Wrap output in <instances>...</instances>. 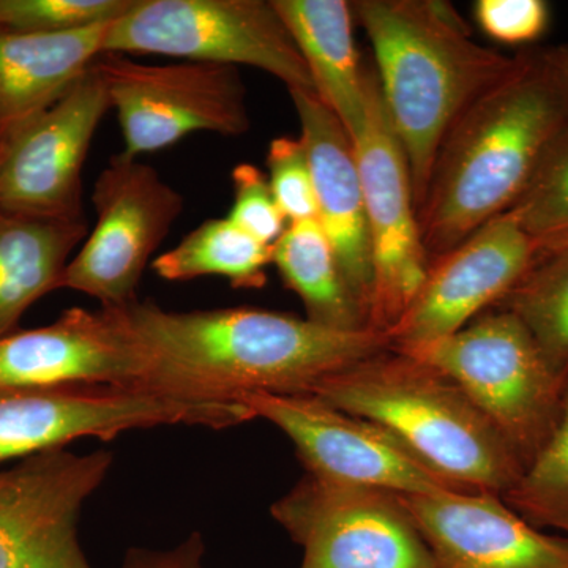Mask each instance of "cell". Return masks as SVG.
<instances>
[{"instance_id": "obj_1", "label": "cell", "mask_w": 568, "mask_h": 568, "mask_svg": "<svg viewBox=\"0 0 568 568\" xmlns=\"http://www.w3.org/2000/svg\"><path fill=\"white\" fill-rule=\"evenodd\" d=\"M103 310L132 347L134 387L182 398L310 395L325 377L392 346L369 328L334 331L250 306L170 312L136 298Z\"/></svg>"}, {"instance_id": "obj_2", "label": "cell", "mask_w": 568, "mask_h": 568, "mask_svg": "<svg viewBox=\"0 0 568 568\" xmlns=\"http://www.w3.org/2000/svg\"><path fill=\"white\" fill-rule=\"evenodd\" d=\"M568 125V89L540 52L514 69L452 123L437 151L418 226L429 261L514 207Z\"/></svg>"}, {"instance_id": "obj_3", "label": "cell", "mask_w": 568, "mask_h": 568, "mask_svg": "<svg viewBox=\"0 0 568 568\" xmlns=\"http://www.w3.org/2000/svg\"><path fill=\"white\" fill-rule=\"evenodd\" d=\"M354 14L375 52L381 95L413 178L417 211L452 123L514 69L518 55L481 47L440 0H361Z\"/></svg>"}, {"instance_id": "obj_4", "label": "cell", "mask_w": 568, "mask_h": 568, "mask_svg": "<svg viewBox=\"0 0 568 568\" xmlns=\"http://www.w3.org/2000/svg\"><path fill=\"white\" fill-rule=\"evenodd\" d=\"M310 395L384 426L463 491L500 497L525 473L458 384L394 347L325 377Z\"/></svg>"}, {"instance_id": "obj_5", "label": "cell", "mask_w": 568, "mask_h": 568, "mask_svg": "<svg viewBox=\"0 0 568 568\" xmlns=\"http://www.w3.org/2000/svg\"><path fill=\"white\" fill-rule=\"evenodd\" d=\"M450 377L528 467L555 435L568 392L559 369L514 313L493 308L455 334L394 347Z\"/></svg>"}, {"instance_id": "obj_6", "label": "cell", "mask_w": 568, "mask_h": 568, "mask_svg": "<svg viewBox=\"0 0 568 568\" xmlns=\"http://www.w3.org/2000/svg\"><path fill=\"white\" fill-rule=\"evenodd\" d=\"M103 54H159L263 70L290 91L315 92L272 0H133L112 21Z\"/></svg>"}, {"instance_id": "obj_7", "label": "cell", "mask_w": 568, "mask_h": 568, "mask_svg": "<svg viewBox=\"0 0 568 568\" xmlns=\"http://www.w3.org/2000/svg\"><path fill=\"white\" fill-rule=\"evenodd\" d=\"M253 418L241 402L182 398L112 384L0 387V463L84 437L112 440L130 429L173 425L224 429Z\"/></svg>"}, {"instance_id": "obj_8", "label": "cell", "mask_w": 568, "mask_h": 568, "mask_svg": "<svg viewBox=\"0 0 568 568\" xmlns=\"http://www.w3.org/2000/svg\"><path fill=\"white\" fill-rule=\"evenodd\" d=\"M91 69L118 112L123 155L163 151L189 134L241 136L250 130L246 92L235 67L213 63L148 65L125 54H102Z\"/></svg>"}, {"instance_id": "obj_9", "label": "cell", "mask_w": 568, "mask_h": 568, "mask_svg": "<svg viewBox=\"0 0 568 568\" xmlns=\"http://www.w3.org/2000/svg\"><path fill=\"white\" fill-rule=\"evenodd\" d=\"M373 256L369 331L386 334L416 297L429 257L418 226L409 163L368 65L365 119L354 136Z\"/></svg>"}, {"instance_id": "obj_10", "label": "cell", "mask_w": 568, "mask_h": 568, "mask_svg": "<svg viewBox=\"0 0 568 568\" xmlns=\"http://www.w3.org/2000/svg\"><path fill=\"white\" fill-rule=\"evenodd\" d=\"M95 226L67 264L61 290L91 295L102 308L136 301L141 276L183 211L182 194L149 164L119 153L97 178Z\"/></svg>"}, {"instance_id": "obj_11", "label": "cell", "mask_w": 568, "mask_h": 568, "mask_svg": "<svg viewBox=\"0 0 568 568\" xmlns=\"http://www.w3.org/2000/svg\"><path fill=\"white\" fill-rule=\"evenodd\" d=\"M301 568H436L395 493L305 476L272 506Z\"/></svg>"}, {"instance_id": "obj_12", "label": "cell", "mask_w": 568, "mask_h": 568, "mask_svg": "<svg viewBox=\"0 0 568 568\" xmlns=\"http://www.w3.org/2000/svg\"><path fill=\"white\" fill-rule=\"evenodd\" d=\"M237 402L293 440L306 476L402 496L463 491L384 426L335 409L317 396L250 392Z\"/></svg>"}, {"instance_id": "obj_13", "label": "cell", "mask_w": 568, "mask_h": 568, "mask_svg": "<svg viewBox=\"0 0 568 568\" xmlns=\"http://www.w3.org/2000/svg\"><path fill=\"white\" fill-rule=\"evenodd\" d=\"M108 110L106 89L89 69L58 103L0 134V211L82 220V166Z\"/></svg>"}, {"instance_id": "obj_14", "label": "cell", "mask_w": 568, "mask_h": 568, "mask_svg": "<svg viewBox=\"0 0 568 568\" xmlns=\"http://www.w3.org/2000/svg\"><path fill=\"white\" fill-rule=\"evenodd\" d=\"M111 467L110 452L55 448L2 470L0 568H92L78 526Z\"/></svg>"}, {"instance_id": "obj_15", "label": "cell", "mask_w": 568, "mask_h": 568, "mask_svg": "<svg viewBox=\"0 0 568 568\" xmlns=\"http://www.w3.org/2000/svg\"><path fill=\"white\" fill-rule=\"evenodd\" d=\"M536 242L506 212L466 241L429 261L424 283L405 315L387 332L390 347L433 342L462 331L528 274Z\"/></svg>"}, {"instance_id": "obj_16", "label": "cell", "mask_w": 568, "mask_h": 568, "mask_svg": "<svg viewBox=\"0 0 568 568\" xmlns=\"http://www.w3.org/2000/svg\"><path fill=\"white\" fill-rule=\"evenodd\" d=\"M436 568H568V538L534 528L487 493L402 496Z\"/></svg>"}, {"instance_id": "obj_17", "label": "cell", "mask_w": 568, "mask_h": 568, "mask_svg": "<svg viewBox=\"0 0 568 568\" xmlns=\"http://www.w3.org/2000/svg\"><path fill=\"white\" fill-rule=\"evenodd\" d=\"M312 166L316 220L334 246L347 287L368 321L373 256L364 186L351 134L315 92L290 91Z\"/></svg>"}, {"instance_id": "obj_18", "label": "cell", "mask_w": 568, "mask_h": 568, "mask_svg": "<svg viewBox=\"0 0 568 568\" xmlns=\"http://www.w3.org/2000/svg\"><path fill=\"white\" fill-rule=\"evenodd\" d=\"M132 347L104 310H67L54 323L0 338V387H134Z\"/></svg>"}, {"instance_id": "obj_19", "label": "cell", "mask_w": 568, "mask_h": 568, "mask_svg": "<svg viewBox=\"0 0 568 568\" xmlns=\"http://www.w3.org/2000/svg\"><path fill=\"white\" fill-rule=\"evenodd\" d=\"M111 22L67 32L0 31V134L47 111L88 73Z\"/></svg>"}, {"instance_id": "obj_20", "label": "cell", "mask_w": 568, "mask_h": 568, "mask_svg": "<svg viewBox=\"0 0 568 568\" xmlns=\"http://www.w3.org/2000/svg\"><path fill=\"white\" fill-rule=\"evenodd\" d=\"M304 58L315 93L353 138L365 119L368 65L354 39L346 0H272Z\"/></svg>"}, {"instance_id": "obj_21", "label": "cell", "mask_w": 568, "mask_h": 568, "mask_svg": "<svg viewBox=\"0 0 568 568\" xmlns=\"http://www.w3.org/2000/svg\"><path fill=\"white\" fill-rule=\"evenodd\" d=\"M88 235L84 220L29 219L0 211V338L36 302L61 290L71 253Z\"/></svg>"}, {"instance_id": "obj_22", "label": "cell", "mask_w": 568, "mask_h": 568, "mask_svg": "<svg viewBox=\"0 0 568 568\" xmlns=\"http://www.w3.org/2000/svg\"><path fill=\"white\" fill-rule=\"evenodd\" d=\"M272 264L284 284L301 297L306 320L334 331H366L368 321L317 220L287 224L274 244Z\"/></svg>"}, {"instance_id": "obj_23", "label": "cell", "mask_w": 568, "mask_h": 568, "mask_svg": "<svg viewBox=\"0 0 568 568\" xmlns=\"http://www.w3.org/2000/svg\"><path fill=\"white\" fill-rule=\"evenodd\" d=\"M274 245L257 241L233 220H205L174 248L153 260L152 268L166 282L222 276L235 290H261L267 284Z\"/></svg>"}, {"instance_id": "obj_24", "label": "cell", "mask_w": 568, "mask_h": 568, "mask_svg": "<svg viewBox=\"0 0 568 568\" xmlns=\"http://www.w3.org/2000/svg\"><path fill=\"white\" fill-rule=\"evenodd\" d=\"M517 315L559 369H568V246L541 252L495 306Z\"/></svg>"}, {"instance_id": "obj_25", "label": "cell", "mask_w": 568, "mask_h": 568, "mask_svg": "<svg viewBox=\"0 0 568 568\" xmlns=\"http://www.w3.org/2000/svg\"><path fill=\"white\" fill-rule=\"evenodd\" d=\"M500 499L534 528L558 529L568 538V392L555 435Z\"/></svg>"}, {"instance_id": "obj_26", "label": "cell", "mask_w": 568, "mask_h": 568, "mask_svg": "<svg viewBox=\"0 0 568 568\" xmlns=\"http://www.w3.org/2000/svg\"><path fill=\"white\" fill-rule=\"evenodd\" d=\"M537 250L568 235V125L560 132L528 189L508 211Z\"/></svg>"}, {"instance_id": "obj_27", "label": "cell", "mask_w": 568, "mask_h": 568, "mask_svg": "<svg viewBox=\"0 0 568 568\" xmlns=\"http://www.w3.org/2000/svg\"><path fill=\"white\" fill-rule=\"evenodd\" d=\"M133 0H0V31H77L121 18Z\"/></svg>"}, {"instance_id": "obj_28", "label": "cell", "mask_w": 568, "mask_h": 568, "mask_svg": "<svg viewBox=\"0 0 568 568\" xmlns=\"http://www.w3.org/2000/svg\"><path fill=\"white\" fill-rule=\"evenodd\" d=\"M265 159L272 193L287 223L315 220V183L308 153L301 138H275L268 144Z\"/></svg>"}, {"instance_id": "obj_29", "label": "cell", "mask_w": 568, "mask_h": 568, "mask_svg": "<svg viewBox=\"0 0 568 568\" xmlns=\"http://www.w3.org/2000/svg\"><path fill=\"white\" fill-rule=\"evenodd\" d=\"M234 203L227 219L257 241L274 245L287 227L276 204L268 178L254 164L242 163L233 170Z\"/></svg>"}, {"instance_id": "obj_30", "label": "cell", "mask_w": 568, "mask_h": 568, "mask_svg": "<svg viewBox=\"0 0 568 568\" xmlns=\"http://www.w3.org/2000/svg\"><path fill=\"white\" fill-rule=\"evenodd\" d=\"M474 18L497 43L526 44L547 32L549 7L544 0H477Z\"/></svg>"}, {"instance_id": "obj_31", "label": "cell", "mask_w": 568, "mask_h": 568, "mask_svg": "<svg viewBox=\"0 0 568 568\" xmlns=\"http://www.w3.org/2000/svg\"><path fill=\"white\" fill-rule=\"evenodd\" d=\"M204 556V538L193 532L174 548L130 549L121 568H205Z\"/></svg>"}, {"instance_id": "obj_32", "label": "cell", "mask_w": 568, "mask_h": 568, "mask_svg": "<svg viewBox=\"0 0 568 568\" xmlns=\"http://www.w3.org/2000/svg\"><path fill=\"white\" fill-rule=\"evenodd\" d=\"M541 55H544L548 65L558 73V77L568 89V44L549 48V50L541 51Z\"/></svg>"}, {"instance_id": "obj_33", "label": "cell", "mask_w": 568, "mask_h": 568, "mask_svg": "<svg viewBox=\"0 0 568 568\" xmlns=\"http://www.w3.org/2000/svg\"><path fill=\"white\" fill-rule=\"evenodd\" d=\"M564 246H568V235L567 237L558 239V241L548 242V244L541 245L540 248H538V253L551 252V250L564 248Z\"/></svg>"}]
</instances>
